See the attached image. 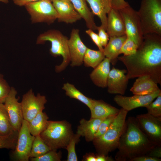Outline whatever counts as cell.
<instances>
[{
    "mask_svg": "<svg viewBox=\"0 0 161 161\" xmlns=\"http://www.w3.org/2000/svg\"><path fill=\"white\" fill-rule=\"evenodd\" d=\"M127 68L129 79L148 75L161 84V36L155 34L143 35V41L135 53L118 57Z\"/></svg>",
    "mask_w": 161,
    "mask_h": 161,
    "instance_id": "6da1fadb",
    "label": "cell"
},
{
    "mask_svg": "<svg viewBox=\"0 0 161 161\" xmlns=\"http://www.w3.org/2000/svg\"><path fill=\"white\" fill-rule=\"evenodd\" d=\"M157 146L158 145L151 140L142 130L136 117H130L126 120L115 160L132 161L136 157L148 155L150 151Z\"/></svg>",
    "mask_w": 161,
    "mask_h": 161,
    "instance_id": "7a4b0ae2",
    "label": "cell"
},
{
    "mask_svg": "<svg viewBox=\"0 0 161 161\" xmlns=\"http://www.w3.org/2000/svg\"><path fill=\"white\" fill-rule=\"evenodd\" d=\"M128 112L121 108L106 132L93 140L97 154L108 155L117 148Z\"/></svg>",
    "mask_w": 161,
    "mask_h": 161,
    "instance_id": "3957f363",
    "label": "cell"
},
{
    "mask_svg": "<svg viewBox=\"0 0 161 161\" xmlns=\"http://www.w3.org/2000/svg\"><path fill=\"white\" fill-rule=\"evenodd\" d=\"M68 41L66 36L56 30H49L40 34L37 38V44H43L47 41L50 42L51 46L49 53L52 56H61L62 57L61 63L55 67V70L57 72L64 70L70 63Z\"/></svg>",
    "mask_w": 161,
    "mask_h": 161,
    "instance_id": "277c9868",
    "label": "cell"
},
{
    "mask_svg": "<svg viewBox=\"0 0 161 161\" xmlns=\"http://www.w3.org/2000/svg\"><path fill=\"white\" fill-rule=\"evenodd\" d=\"M73 134L71 125L65 120L48 121L40 135L52 150L65 148Z\"/></svg>",
    "mask_w": 161,
    "mask_h": 161,
    "instance_id": "5b68a950",
    "label": "cell"
},
{
    "mask_svg": "<svg viewBox=\"0 0 161 161\" xmlns=\"http://www.w3.org/2000/svg\"><path fill=\"white\" fill-rule=\"evenodd\" d=\"M137 12L143 35L161 36V0H142Z\"/></svg>",
    "mask_w": 161,
    "mask_h": 161,
    "instance_id": "8992f818",
    "label": "cell"
},
{
    "mask_svg": "<svg viewBox=\"0 0 161 161\" xmlns=\"http://www.w3.org/2000/svg\"><path fill=\"white\" fill-rule=\"evenodd\" d=\"M32 24L40 23L50 24L57 18V12L50 0H40L25 6Z\"/></svg>",
    "mask_w": 161,
    "mask_h": 161,
    "instance_id": "52a82bcc",
    "label": "cell"
},
{
    "mask_svg": "<svg viewBox=\"0 0 161 161\" xmlns=\"http://www.w3.org/2000/svg\"><path fill=\"white\" fill-rule=\"evenodd\" d=\"M118 10L124 23L126 35L138 47L143 41V34L137 11L130 5Z\"/></svg>",
    "mask_w": 161,
    "mask_h": 161,
    "instance_id": "ba28073f",
    "label": "cell"
},
{
    "mask_svg": "<svg viewBox=\"0 0 161 161\" xmlns=\"http://www.w3.org/2000/svg\"><path fill=\"white\" fill-rule=\"evenodd\" d=\"M35 137L29 130L28 122L23 120L18 131L16 147L12 154L16 161H28L32 146Z\"/></svg>",
    "mask_w": 161,
    "mask_h": 161,
    "instance_id": "9c48e42d",
    "label": "cell"
},
{
    "mask_svg": "<svg viewBox=\"0 0 161 161\" xmlns=\"http://www.w3.org/2000/svg\"><path fill=\"white\" fill-rule=\"evenodd\" d=\"M47 102L46 97L38 93L35 95L32 89L23 96L21 102L24 119L29 122L45 109Z\"/></svg>",
    "mask_w": 161,
    "mask_h": 161,
    "instance_id": "30bf717a",
    "label": "cell"
},
{
    "mask_svg": "<svg viewBox=\"0 0 161 161\" xmlns=\"http://www.w3.org/2000/svg\"><path fill=\"white\" fill-rule=\"evenodd\" d=\"M136 118L143 131L152 142L161 146V117L147 113L137 115Z\"/></svg>",
    "mask_w": 161,
    "mask_h": 161,
    "instance_id": "8fae6325",
    "label": "cell"
},
{
    "mask_svg": "<svg viewBox=\"0 0 161 161\" xmlns=\"http://www.w3.org/2000/svg\"><path fill=\"white\" fill-rule=\"evenodd\" d=\"M17 94L15 89L13 87H11L4 104L13 128L19 131L24 118L21 103L18 101V99L16 97Z\"/></svg>",
    "mask_w": 161,
    "mask_h": 161,
    "instance_id": "7c38bea8",
    "label": "cell"
},
{
    "mask_svg": "<svg viewBox=\"0 0 161 161\" xmlns=\"http://www.w3.org/2000/svg\"><path fill=\"white\" fill-rule=\"evenodd\" d=\"M160 93L161 90L160 89L152 94L145 95H134L133 96L127 97L117 95L114 97V100L119 106L129 112L138 107H145Z\"/></svg>",
    "mask_w": 161,
    "mask_h": 161,
    "instance_id": "4fadbf2b",
    "label": "cell"
},
{
    "mask_svg": "<svg viewBox=\"0 0 161 161\" xmlns=\"http://www.w3.org/2000/svg\"><path fill=\"white\" fill-rule=\"evenodd\" d=\"M68 45L70 57V65L72 67L81 66L88 47L82 41L79 34V30L73 29L68 39Z\"/></svg>",
    "mask_w": 161,
    "mask_h": 161,
    "instance_id": "5bb4252c",
    "label": "cell"
},
{
    "mask_svg": "<svg viewBox=\"0 0 161 161\" xmlns=\"http://www.w3.org/2000/svg\"><path fill=\"white\" fill-rule=\"evenodd\" d=\"M126 73L125 69H120L114 67L110 70L107 83L109 93L121 95L125 94L129 80L125 75Z\"/></svg>",
    "mask_w": 161,
    "mask_h": 161,
    "instance_id": "9a60e30c",
    "label": "cell"
},
{
    "mask_svg": "<svg viewBox=\"0 0 161 161\" xmlns=\"http://www.w3.org/2000/svg\"><path fill=\"white\" fill-rule=\"evenodd\" d=\"M52 2L57 13L58 22L72 24L82 18L69 0H58Z\"/></svg>",
    "mask_w": 161,
    "mask_h": 161,
    "instance_id": "2e32d148",
    "label": "cell"
},
{
    "mask_svg": "<svg viewBox=\"0 0 161 161\" xmlns=\"http://www.w3.org/2000/svg\"><path fill=\"white\" fill-rule=\"evenodd\" d=\"M107 15L106 31L109 37L126 35L124 23L119 10L112 8Z\"/></svg>",
    "mask_w": 161,
    "mask_h": 161,
    "instance_id": "e0dca14e",
    "label": "cell"
},
{
    "mask_svg": "<svg viewBox=\"0 0 161 161\" xmlns=\"http://www.w3.org/2000/svg\"><path fill=\"white\" fill-rule=\"evenodd\" d=\"M137 78L130 89L134 95H147L160 89L150 76L143 75Z\"/></svg>",
    "mask_w": 161,
    "mask_h": 161,
    "instance_id": "ac0fdd59",
    "label": "cell"
},
{
    "mask_svg": "<svg viewBox=\"0 0 161 161\" xmlns=\"http://www.w3.org/2000/svg\"><path fill=\"white\" fill-rule=\"evenodd\" d=\"M91 118L104 119L112 116L117 115L120 109L101 100L92 99L91 106L89 109Z\"/></svg>",
    "mask_w": 161,
    "mask_h": 161,
    "instance_id": "d6986e66",
    "label": "cell"
},
{
    "mask_svg": "<svg viewBox=\"0 0 161 161\" xmlns=\"http://www.w3.org/2000/svg\"><path fill=\"white\" fill-rule=\"evenodd\" d=\"M110 61L105 57L90 74V78L96 86L102 88L107 87V79L110 70Z\"/></svg>",
    "mask_w": 161,
    "mask_h": 161,
    "instance_id": "ffe728a7",
    "label": "cell"
},
{
    "mask_svg": "<svg viewBox=\"0 0 161 161\" xmlns=\"http://www.w3.org/2000/svg\"><path fill=\"white\" fill-rule=\"evenodd\" d=\"M93 15L97 16L101 26L106 31L108 13L112 8V0H86Z\"/></svg>",
    "mask_w": 161,
    "mask_h": 161,
    "instance_id": "44dd1931",
    "label": "cell"
},
{
    "mask_svg": "<svg viewBox=\"0 0 161 161\" xmlns=\"http://www.w3.org/2000/svg\"><path fill=\"white\" fill-rule=\"evenodd\" d=\"M126 35L120 36L109 37L108 42L103 48V52L105 57L109 59L110 63L114 65L116 63L118 57L123 45L126 40Z\"/></svg>",
    "mask_w": 161,
    "mask_h": 161,
    "instance_id": "7402d4cb",
    "label": "cell"
},
{
    "mask_svg": "<svg viewBox=\"0 0 161 161\" xmlns=\"http://www.w3.org/2000/svg\"><path fill=\"white\" fill-rule=\"evenodd\" d=\"M103 119L91 118L87 120L81 119L78 127L76 134L80 137H84L88 142L93 141L100 124Z\"/></svg>",
    "mask_w": 161,
    "mask_h": 161,
    "instance_id": "603a6c76",
    "label": "cell"
},
{
    "mask_svg": "<svg viewBox=\"0 0 161 161\" xmlns=\"http://www.w3.org/2000/svg\"><path fill=\"white\" fill-rule=\"evenodd\" d=\"M74 8L84 21L88 29L97 30V26L94 21V15L88 6L86 0H69Z\"/></svg>",
    "mask_w": 161,
    "mask_h": 161,
    "instance_id": "cb8c5ba5",
    "label": "cell"
},
{
    "mask_svg": "<svg viewBox=\"0 0 161 161\" xmlns=\"http://www.w3.org/2000/svg\"><path fill=\"white\" fill-rule=\"evenodd\" d=\"M48 119L47 114L42 111L28 122V127L31 134L35 137L40 135L46 127Z\"/></svg>",
    "mask_w": 161,
    "mask_h": 161,
    "instance_id": "d4e9b609",
    "label": "cell"
},
{
    "mask_svg": "<svg viewBox=\"0 0 161 161\" xmlns=\"http://www.w3.org/2000/svg\"><path fill=\"white\" fill-rule=\"evenodd\" d=\"M105 58L103 51L87 48L83 58L85 66L95 68Z\"/></svg>",
    "mask_w": 161,
    "mask_h": 161,
    "instance_id": "484cf974",
    "label": "cell"
},
{
    "mask_svg": "<svg viewBox=\"0 0 161 161\" xmlns=\"http://www.w3.org/2000/svg\"><path fill=\"white\" fill-rule=\"evenodd\" d=\"M62 89L66 95L71 98L75 99L86 105L89 109L92 104V99L88 97L78 89L75 86L69 83L64 84Z\"/></svg>",
    "mask_w": 161,
    "mask_h": 161,
    "instance_id": "4316f807",
    "label": "cell"
},
{
    "mask_svg": "<svg viewBox=\"0 0 161 161\" xmlns=\"http://www.w3.org/2000/svg\"><path fill=\"white\" fill-rule=\"evenodd\" d=\"M15 130L4 103H0V135H7Z\"/></svg>",
    "mask_w": 161,
    "mask_h": 161,
    "instance_id": "83f0119b",
    "label": "cell"
},
{
    "mask_svg": "<svg viewBox=\"0 0 161 161\" xmlns=\"http://www.w3.org/2000/svg\"><path fill=\"white\" fill-rule=\"evenodd\" d=\"M52 150L40 135L35 137L30 154V158L40 156Z\"/></svg>",
    "mask_w": 161,
    "mask_h": 161,
    "instance_id": "f1b7e54d",
    "label": "cell"
},
{
    "mask_svg": "<svg viewBox=\"0 0 161 161\" xmlns=\"http://www.w3.org/2000/svg\"><path fill=\"white\" fill-rule=\"evenodd\" d=\"M18 131L15 130L7 135H0V149L14 150L16 147Z\"/></svg>",
    "mask_w": 161,
    "mask_h": 161,
    "instance_id": "f546056e",
    "label": "cell"
},
{
    "mask_svg": "<svg viewBox=\"0 0 161 161\" xmlns=\"http://www.w3.org/2000/svg\"><path fill=\"white\" fill-rule=\"evenodd\" d=\"M80 136L76 133L74 134L71 137L68 144L65 148L68 152L67 161H77L75 147L80 140Z\"/></svg>",
    "mask_w": 161,
    "mask_h": 161,
    "instance_id": "4dcf8cb0",
    "label": "cell"
},
{
    "mask_svg": "<svg viewBox=\"0 0 161 161\" xmlns=\"http://www.w3.org/2000/svg\"><path fill=\"white\" fill-rule=\"evenodd\" d=\"M154 101H152L145 108L147 113L155 117H161V93L156 98Z\"/></svg>",
    "mask_w": 161,
    "mask_h": 161,
    "instance_id": "1f68e13d",
    "label": "cell"
},
{
    "mask_svg": "<svg viewBox=\"0 0 161 161\" xmlns=\"http://www.w3.org/2000/svg\"><path fill=\"white\" fill-rule=\"evenodd\" d=\"M61 158V153L51 150L43 155L35 158H31L32 161H60Z\"/></svg>",
    "mask_w": 161,
    "mask_h": 161,
    "instance_id": "d6a6232c",
    "label": "cell"
},
{
    "mask_svg": "<svg viewBox=\"0 0 161 161\" xmlns=\"http://www.w3.org/2000/svg\"><path fill=\"white\" fill-rule=\"evenodd\" d=\"M138 47L134 41L130 37L127 36L126 38L122 47L120 54H123L124 55L133 54L135 53Z\"/></svg>",
    "mask_w": 161,
    "mask_h": 161,
    "instance_id": "836d02e7",
    "label": "cell"
},
{
    "mask_svg": "<svg viewBox=\"0 0 161 161\" xmlns=\"http://www.w3.org/2000/svg\"><path fill=\"white\" fill-rule=\"evenodd\" d=\"M116 116H112L103 119L100 123L96 133L94 139L97 138L104 134L110 127Z\"/></svg>",
    "mask_w": 161,
    "mask_h": 161,
    "instance_id": "e575fe53",
    "label": "cell"
},
{
    "mask_svg": "<svg viewBox=\"0 0 161 161\" xmlns=\"http://www.w3.org/2000/svg\"><path fill=\"white\" fill-rule=\"evenodd\" d=\"M10 88L3 75L0 74V103H4Z\"/></svg>",
    "mask_w": 161,
    "mask_h": 161,
    "instance_id": "d590c367",
    "label": "cell"
},
{
    "mask_svg": "<svg viewBox=\"0 0 161 161\" xmlns=\"http://www.w3.org/2000/svg\"><path fill=\"white\" fill-rule=\"evenodd\" d=\"M85 32L90 37L93 42L97 47L99 50L103 51V48L101 45L98 34L95 33L94 30L89 29L86 30Z\"/></svg>",
    "mask_w": 161,
    "mask_h": 161,
    "instance_id": "8d00e7d4",
    "label": "cell"
},
{
    "mask_svg": "<svg viewBox=\"0 0 161 161\" xmlns=\"http://www.w3.org/2000/svg\"><path fill=\"white\" fill-rule=\"evenodd\" d=\"M97 30L102 46L105 47L107 44L109 36L106 31L101 26H98Z\"/></svg>",
    "mask_w": 161,
    "mask_h": 161,
    "instance_id": "74e56055",
    "label": "cell"
},
{
    "mask_svg": "<svg viewBox=\"0 0 161 161\" xmlns=\"http://www.w3.org/2000/svg\"><path fill=\"white\" fill-rule=\"evenodd\" d=\"M112 8L119 10L129 5L125 0H112Z\"/></svg>",
    "mask_w": 161,
    "mask_h": 161,
    "instance_id": "f35d334b",
    "label": "cell"
},
{
    "mask_svg": "<svg viewBox=\"0 0 161 161\" xmlns=\"http://www.w3.org/2000/svg\"><path fill=\"white\" fill-rule=\"evenodd\" d=\"M161 159L152 157L148 155H144L139 157L133 159L132 161H160Z\"/></svg>",
    "mask_w": 161,
    "mask_h": 161,
    "instance_id": "ab89813d",
    "label": "cell"
},
{
    "mask_svg": "<svg viewBox=\"0 0 161 161\" xmlns=\"http://www.w3.org/2000/svg\"><path fill=\"white\" fill-rule=\"evenodd\" d=\"M161 146H157L152 148L149 153L148 155L154 157H161Z\"/></svg>",
    "mask_w": 161,
    "mask_h": 161,
    "instance_id": "60d3db41",
    "label": "cell"
},
{
    "mask_svg": "<svg viewBox=\"0 0 161 161\" xmlns=\"http://www.w3.org/2000/svg\"><path fill=\"white\" fill-rule=\"evenodd\" d=\"M14 3L20 7L25 6L30 3L40 0H13Z\"/></svg>",
    "mask_w": 161,
    "mask_h": 161,
    "instance_id": "b9f144b4",
    "label": "cell"
},
{
    "mask_svg": "<svg viewBox=\"0 0 161 161\" xmlns=\"http://www.w3.org/2000/svg\"><path fill=\"white\" fill-rule=\"evenodd\" d=\"M96 161H113L114 160L112 157L103 154H97L96 155Z\"/></svg>",
    "mask_w": 161,
    "mask_h": 161,
    "instance_id": "7bdbcfd3",
    "label": "cell"
},
{
    "mask_svg": "<svg viewBox=\"0 0 161 161\" xmlns=\"http://www.w3.org/2000/svg\"><path fill=\"white\" fill-rule=\"evenodd\" d=\"M85 161H96V155L93 153H89L83 157Z\"/></svg>",
    "mask_w": 161,
    "mask_h": 161,
    "instance_id": "ee69618b",
    "label": "cell"
},
{
    "mask_svg": "<svg viewBox=\"0 0 161 161\" xmlns=\"http://www.w3.org/2000/svg\"><path fill=\"white\" fill-rule=\"evenodd\" d=\"M0 1L5 4H7L9 2V0H0Z\"/></svg>",
    "mask_w": 161,
    "mask_h": 161,
    "instance_id": "f6af8a7d",
    "label": "cell"
},
{
    "mask_svg": "<svg viewBox=\"0 0 161 161\" xmlns=\"http://www.w3.org/2000/svg\"><path fill=\"white\" fill-rule=\"evenodd\" d=\"M52 2L54 1L58 0H50Z\"/></svg>",
    "mask_w": 161,
    "mask_h": 161,
    "instance_id": "bcb514c9",
    "label": "cell"
}]
</instances>
